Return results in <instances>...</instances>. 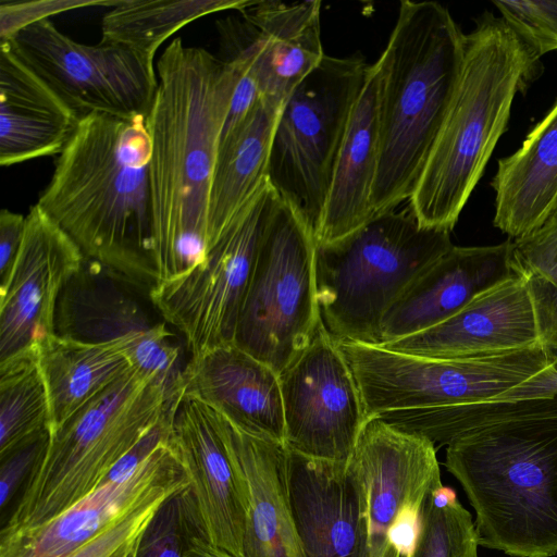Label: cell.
<instances>
[{
	"mask_svg": "<svg viewBox=\"0 0 557 557\" xmlns=\"http://www.w3.org/2000/svg\"><path fill=\"white\" fill-rule=\"evenodd\" d=\"M146 117L157 283L177 280L207 256L208 203L235 66L173 39L157 62Z\"/></svg>",
	"mask_w": 557,
	"mask_h": 557,
	"instance_id": "1",
	"label": "cell"
},
{
	"mask_svg": "<svg viewBox=\"0 0 557 557\" xmlns=\"http://www.w3.org/2000/svg\"><path fill=\"white\" fill-rule=\"evenodd\" d=\"M150 153L146 117L85 115L37 205L85 258L152 288Z\"/></svg>",
	"mask_w": 557,
	"mask_h": 557,
	"instance_id": "2",
	"label": "cell"
},
{
	"mask_svg": "<svg viewBox=\"0 0 557 557\" xmlns=\"http://www.w3.org/2000/svg\"><path fill=\"white\" fill-rule=\"evenodd\" d=\"M466 34L435 1L404 0L381 57L374 215L409 200L451 100Z\"/></svg>",
	"mask_w": 557,
	"mask_h": 557,
	"instance_id": "3",
	"label": "cell"
},
{
	"mask_svg": "<svg viewBox=\"0 0 557 557\" xmlns=\"http://www.w3.org/2000/svg\"><path fill=\"white\" fill-rule=\"evenodd\" d=\"M536 62L516 33L492 12H485L466 35L451 100L408 200L421 226L451 232Z\"/></svg>",
	"mask_w": 557,
	"mask_h": 557,
	"instance_id": "4",
	"label": "cell"
},
{
	"mask_svg": "<svg viewBox=\"0 0 557 557\" xmlns=\"http://www.w3.org/2000/svg\"><path fill=\"white\" fill-rule=\"evenodd\" d=\"M445 467L475 512L480 546L510 557L557 555V417H520L468 432Z\"/></svg>",
	"mask_w": 557,
	"mask_h": 557,
	"instance_id": "5",
	"label": "cell"
},
{
	"mask_svg": "<svg viewBox=\"0 0 557 557\" xmlns=\"http://www.w3.org/2000/svg\"><path fill=\"white\" fill-rule=\"evenodd\" d=\"M177 395L131 369L62 425L1 523L0 542L36 529L81 500L168 414Z\"/></svg>",
	"mask_w": 557,
	"mask_h": 557,
	"instance_id": "6",
	"label": "cell"
},
{
	"mask_svg": "<svg viewBox=\"0 0 557 557\" xmlns=\"http://www.w3.org/2000/svg\"><path fill=\"white\" fill-rule=\"evenodd\" d=\"M454 244L421 226L409 208L380 212L348 235L315 244L317 298L336 342L380 345L384 317L411 283Z\"/></svg>",
	"mask_w": 557,
	"mask_h": 557,
	"instance_id": "7",
	"label": "cell"
},
{
	"mask_svg": "<svg viewBox=\"0 0 557 557\" xmlns=\"http://www.w3.org/2000/svg\"><path fill=\"white\" fill-rule=\"evenodd\" d=\"M369 66L359 53L325 54L284 100L274 126L267 181L314 240L336 157Z\"/></svg>",
	"mask_w": 557,
	"mask_h": 557,
	"instance_id": "8",
	"label": "cell"
},
{
	"mask_svg": "<svg viewBox=\"0 0 557 557\" xmlns=\"http://www.w3.org/2000/svg\"><path fill=\"white\" fill-rule=\"evenodd\" d=\"M322 325L315 240L296 212L281 201L259 249L234 344L280 374Z\"/></svg>",
	"mask_w": 557,
	"mask_h": 557,
	"instance_id": "9",
	"label": "cell"
},
{
	"mask_svg": "<svg viewBox=\"0 0 557 557\" xmlns=\"http://www.w3.org/2000/svg\"><path fill=\"white\" fill-rule=\"evenodd\" d=\"M337 343L358 384L367 419L391 411L486 401L552 364L540 344L497 355L438 359Z\"/></svg>",
	"mask_w": 557,
	"mask_h": 557,
	"instance_id": "10",
	"label": "cell"
},
{
	"mask_svg": "<svg viewBox=\"0 0 557 557\" xmlns=\"http://www.w3.org/2000/svg\"><path fill=\"white\" fill-rule=\"evenodd\" d=\"M281 201L267 183L232 220L200 265L150 289L164 320L183 334L190 357L234 343L259 249Z\"/></svg>",
	"mask_w": 557,
	"mask_h": 557,
	"instance_id": "11",
	"label": "cell"
},
{
	"mask_svg": "<svg viewBox=\"0 0 557 557\" xmlns=\"http://www.w3.org/2000/svg\"><path fill=\"white\" fill-rule=\"evenodd\" d=\"M150 287L84 258L63 287L54 334L86 343L119 344L133 369L180 388L181 347L150 296Z\"/></svg>",
	"mask_w": 557,
	"mask_h": 557,
	"instance_id": "12",
	"label": "cell"
},
{
	"mask_svg": "<svg viewBox=\"0 0 557 557\" xmlns=\"http://www.w3.org/2000/svg\"><path fill=\"white\" fill-rule=\"evenodd\" d=\"M8 41L79 119L90 113L147 117L158 76L154 62L134 50L77 42L49 18L24 27Z\"/></svg>",
	"mask_w": 557,
	"mask_h": 557,
	"instance_id": "13",
	"label": "cell"
},
{
	"mask_svg": "<svg viewBox=\"0 0 557 557\" xmlns=\"http://www.w3.org/2000/svg\"><path fill=\"white\" fill-rule=\"evenodd\" d=\"M278 375L285 447L315 459L347 462L367 418L350 366L324 325Z\"/></svg>",
	"mask_w": 557,
	"mask_h": 557,
	"instance_id": "14",
	"label": "cell"
},
{
	"mask_svg": "<svg viewBox=\"0 0 557 557\" xmlns=\"http://www.w3.org/2000/svg\"><path fill=\"white\" fill-rule=\"evenodd\" d=\"M84 258L37 203L30 207L16 261L0 283V361L54 334L58 299Z\"/></svg>",
	"mask_w": 557,
	"mask_h": 557,
	"instance_id": "15",
	"label": "cell"
},
{
	"mask_svg": "<svg viewBox=\"0 0 557 557\" xmlns=\"http://www.w3.org/2000/svg\"><path fill=\"white\" fill-rule=\"evenodd\" d=\"M244 21L219 22L225 55L245 59L262 98L282 104L323 60L321 1H251Z\"/></svg>",
	"mask_w": 557,
	"mask_h": 557,
	"instance_id": "16",
	"label": "cell"
},
{
	"mask_svg": "<svg viewBox=\"0 0 557 557\" xmlns=\"http://www.w3.org/2000/svg\"><path fill=\"white\" fill-rule=\"evenodd\" d=\"M169 443L189 479L208 541L244 557V483L230 459L212 408L181 392L169 410Z\"/></svg>",
	"mask_w": 557,
	"mask_h": 557,
	"instance_id": "17",
	"label": "cell"
},
{
	"mask_svg": "<svg viewBox=\"0 0 557 557\" xmlns=\"http://www.w3.org/2000/svg\"><path fill=\"white\" fill-rule=\"evenodd\" d=\"M286 474L302 557H371L367 497L349 461L286 448Z\"/></svg>",
	"mask_w": 557,
	"mask_h": 557,
	"instance_id": "18",
	"label": "cell"
},
{
	"mask_svg": "<svg viewBox=\"0 0 557 557\" xmlns=\"http://www.w3.org/2000/svg\"><path fill=\"white\" fill-rule=\"evenodd\" d=\"M348 461L367 497L371 557H382L397 515L421 508L428 493L442 484L436 446L374 416L366 420Z\"/></svg>",
	"mask_w": 557,
	"mask_h": 557,
	"instance_id": "19",
	"label": "cell"
},
{
	"mask_svg": "<svg viewBox=\"0 0 557 557\" xmlns=\"http://www.w3.org/2000/svg\"><path fill=\"white\" fill-rule=\"evenodd\" d=\"M183 483L190 484L168 435L128 474L106 478L53 519L0 542V557H65L153 493Z\"/></svg>",
	"mask_w": 557,
	"mask_h": 557,
	"instance_id": "20",
	"label": "cell"
},
{
	"mask_svg": "<svg viewBox=\"0 0 557 557\" xmlns=\"http://www.w3.org/2000/svg\"><path fill=\"white\" fill-rule=\"evenodd\" d=\"M537 344L528 276L517 271L444 322L380 347L421 357L453 359L504 354Z\"/></svg>",
	"mask_w": 557,
	"mask_h": 557,
	"instance_id": "21",
	"label": "cell"
},
{
	"mask_svg": "<svg viewBox=\"0 0 557 557\" xmlns=\"http://www.w3.org/2000/svg\"><path fill=\"white\" fill-rule=\"evenodd\" d=\"M516 273L511 239L492 246L454 245L388 310L381 325L380 345L444 322Z\"/></svg>",
	"mask_w": 557,
	"mask_h": 557,
	"instance_id": "22",
	"label": "cell"
},
{
	"mask_svg": "<svg viewBox=\"0 0 557 557\" xmlns=\"http://www.w3.org/2000/svg\"><path fill=\"white\" fill-rule=\"evenodd\" d=\"M181 391L244 431L284 444L280 375L234 343L190 357L182 373Z\"/></svg>",
	"mask_w": 557,
	"mask_h": 557,
	"instance_id": "23",
	"label": "cell"
},
{
	"mask_svg": "<svg viewBox=\"0 0 557 557\" xmlns=\"http://www.w3.org/2000/svg\"><path fill=\"white\" fill-rule=\"evenodd\" d=\"M213 411L230 459L244 483V557H302L288 497L285 445L255 436Z\"/></svg>",
	"mask_w": 557,
	"mask_h": 557,
	"instance_id": "24",
	"label": "cell"
},
{
	"mask_svg": "<svg viewBox=\"0 0 557 557\" xmlns=\"http://www.w3.org/2000/svg\"><path fill=\"white\" fill-rule=\"evenodd\" d=\"M79 116L15 53L0 42V164L59 154Z\"/></svg>",
	"mask_w": 557,
	"mask_h": 557,
	"instance_id": "25",
	"label": "cell"
},
{
	"mask_svg": "<svg viewBox=\"0 0 557 557\" xmlns=\"http://www.w3.org/2000/svg\"><path fill=\"white\" fill-rule=\"evenodd\" d=\"M379 156V73L373 63L336 157L315 244L339 239L372 219Z\"/></svg>",
	"mask_w": 557,
	"mask_h": 557,
	"instance_id": "26",
	"label": "cell"
},
{
	"mask_svg": "<svg viewBox=\"0 0 557 557\" xmlns=\"http://www.w3.org/2000/svg\"><path fill=\"white\" fill-rule=\"evenodd\" d=\"M493 224L509 239L540 224L557 205V101L513 153L498 160L491 182Z\"/></svg>",
	"mask_w": 557,
	"mask_h": 557,
	"instance_id": "27",
	"label": "cell"
},
{
	"mask_svg": "<svg viewBox=\"0 0 557 557\" xmlns=\"http://www.w3.org/2000/svg\"><path fill=\"white\" fill-rule=\"evenodd\" d=\"M282 104L262 99L242 122L221 134L209 194L208 250L268 183L271 141Z\"/></svg>",
	"mask_w": 557,
	"mask_h": 557,
	"instance_id": "28",
	"label": "cell"
},
{
	"mask_svg": "<svg viewBox=\"0 0 557 557\" xmlns=\"http://www.w3.org/2000/svg\"><path fill=\"white\" fill-rule=\"evenodd\" d=\"M38 354L50 403V432L132 369L115 343L94 344L51 334L38 344Z\"/></svg>",
	"mask_w": 557,
	"mask_h": 557,
	"instance_id": "29",
	"label": "cell"
},
{
	"mask_svg": "<svg viewBox=\"0 0 557 557\" xmlns=\"http://www.w3.org/2000/svg\"><path fill=\"white\" fill-rule=\"evenodd\" d=\"M243 0H120L103 15L101 42L127 47L151 62L158 48L188 23L225 10L242 11Z\"/></svg>",
	"mask_w": 557,
	"mask_h": 557,
	"instance_id": "30",
	"label": "cell"
},
{
	"mask_svg": "<svg viewBox=\"0 0 557 557\" xmlns=\"http://www.w3.org/2000/svg\"><path fill=\"white\" fill-rule=\"evenodd\" d=\"M50 428V403L37 345L0 361V456Z\"/></svg>",
	"mask_w": 557,
	"mask_h": 557,
	"instance_id": "31",
	"label": "cell"
},
{
	"mask_svg": "<svg viewBox=\"0 0 557 557\" xmlns=\"http://www.w3.org/2000/svg\"><path fill=\"white\" fill-rule=\"evenodd\" d=\"M389 424L448 445L473 430L520 417H557V394L521 400L493 398L486 401L380 414Z\"/></svg>",
	"mask_w": 557,
	"mask_h": 557,
	"instance_id": "32",
	"label": "cell"
},
{
	"mask_svg": "<svg viewBox=\"0 0 557 557\" xmlns=\"http://www.w3.org/2000/svg\"><path fill=\"white\" fill-rule=\"evenodd\" d=\"M471 513L443 484L432 488L421 507V528L411 557H479Z\"/></svg>",
	"mask_w": 557,
	"mask_h": 557,
	"instance_id": "33",
	"label": "cell"
},
{
	"mask_svg": "<svg viewBox=\"0 0 557 557\" xmlns=\"http://www.w3.org/2000/svg\"><path fill=\"white\" fill-rule=\"evenodd\" d=\"M206 531L188 486L159 507L132 557H189L194 540Z\"/></svg>",
	"mask_w": 557,
	"mask_h": 557,
	"instance_id": "34",
	"label": "cell"
},
{
	"mask_svg": "<svg viewBox=\"0 0 557 557\" xmlns=\"http://www.w3.org/2000/svg\"><path fill=\"white\" fill-rule=\"evenodd\" d=\"M189 485L176 484L153 493L65 557H132L139 537L159 507Z\"/></svg>",
	"mask_w": 557,
	"mask_h": 557,
	"instance_id": "35",
	"label": "cell"
},
{
	"mask_svg": "<svg viewBox=\"0 0 557 557\" xmlns=\"http://www.w3.org/2000/svg\"><path fill=\"white\" fill-rule=\"evenodd\" d=\"M493 4L534 60L557 51V0H496Z\"/></svg>",
	"mask_w": 557,
	"mask_h": 557,
	"instance_id": "36",
	"label": "cell"
},
{
	"mask_svg": "<svg viewBox=\"0 0 557 557\" xmlns=\"http://www.w3.org/2000/svg\"><path fill=\"white\" fill-rule=\"evenodd\" d=\"M513 269L557 284V205L530 233L511 239Z\"/></svg>",
	"mask_w": 557,
	"mask_h": 557,
	"instance_id": "37",
	"label": "cell"
},
{
	"mask_svg": "<svg viewBox=\"0 0 557 557\" xmlns=\"http://www.w3.org/2000/svg\"><path fill=\"white\" fill-rule=\"evenodd\" d=\"M49 436L50 432H46L0 456L1 523L8 517L34 468L42 458Z\"/></svg>",
	"mask_w": 557,
	"mask_h": 557,
	"instance_id": "38",
	"label": "cell"
},
{
	"mask_svg": "<svg viewBox=\"0 0 557 557\" xmlns=\"http://www.w3.org/2000/svg\"><path fill=\"white\" fill-rule=\"evenodd\" d=\"M119 1H1L0 41L11 40L24 27L35 22L47 20L57 13L90 5L111 8L117 4Z\"/></svg>",
	"mask_w": 557,
	"mask_h": 557,
	"instance_id": "39",
	"label": "cell"
},
{
	"mask_svg": "<svg viewBox=\"0 0 557 557\" xmlns=\"http://www.w3.org/2000/svg\"><path fill=\"white\" fill-rule=\"evenodd\" d=\"M540 345L552 363L557 361V284L527 275Z\"/></svg>",
	"mask_w": 557,
	"mask_h": 557,
	"instance_id": "40",
	"label": "cell"
},
{
	"mask_svg": "<svg viewBox=\"0 0 557 557\" xmlns=\"http://www.w3.org/2000/svg\"><path fill=\"white\" fill-rule=\"evenodd\" d=\"M26 216L2 209L0 212V283L10 274L20 252Z\"/></svg>",
	"mask_w": 557,
	"mask_h": 557,
	"instance_id": "41",
	"label": "cell"
},
{
	"mask_svg": "<svg viewBox=\"0 0 557 557\" xmlns=\"http://www.w3.org/2000/svg\"><path fill=\"white\" fill-rule=\"evenodd\" d=\"M420 528L421 508H405L388 528L387 544H391L401 557H411L417 546Z\"/></svg>",
	"mask_w": 557,
	"mask_h": 557,
	"instance_id": "42",
	"label": "cell"
},
{
	"mask_svg": "<svg viewBox=\"0 0 557 557\" xmlns=\"http://www.w3.org/2000/svg\"><path fill=\"white\" fill-rule=\"evenodd\" d=\"M189 557H235L226 550L212 545L206 534L196 537L189 550Z\"/></svg>",
	"mask_w": 557,
	"mask_h": 557,
	"instance_id": "43",
	"label": "cell"
},
{
	"mask_svg": "<svg viewBox=\"0 0 557 557\" xmlns=\"http://www.w3.org/2000/svg\"><path fill=\"white\" fill-rule=\"evenodd\" d=\"M382 557H401V556L391 544H387Z\"/></svg>",
	"mask_w": 557,
	"mask_h": 557,
	"instance_id": "44",
	"label": "cell"
},
{
	"mask_svg": "<svg viewBox=\"0 0 557 557\" xmlns=\"http://www.w3.org/2000/svg\"><path fill=\"white\" fill-rule=\"evenodd\" d=\"M554 368L556 369L557 371V361L553 363Z\"/></svg>",
	"mask_w": 557,
	"mask_h": 557,
	"instance_id": "45",
	"label": "cell"
}]
</instances>
